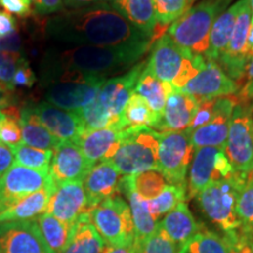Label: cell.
<instances>
[{
    "label": "cell",
    "mask_w": 253,
    "mask_h": 253,
    "mask_svg": "<svg viewBox=\"0 0 253 253\" xmlns=\"http://www.w3.org/2000/svg\"><path fill=\"white\" fill-rule=\"evenodd\" d=\"M250 1V7H251V11H252V14H253V0H249Z\"/></svg>",
    "instance_id": "obj_58"
},
{
    "label": "cell",
    "mask_w": 253,
    "mask_h": 253,
    "mask_svg": "<svg viewBox=\"0 0 253 253\" xmlns=\"http://www.w3.org/2000/svg\"><path fill=\"white\" fill-rule=\"evenodd\" d=\"M169 184L160 170H148L132 176L122 177L121 186L131 189L144 201L156 198Z\"/></svg>",
    "instance_id": "obj_33"
},
{
    "label": "cell",
    "mask_w": 253,
    "mask_h": 253,
    "mask_svg": "<svg viewBox=\"0 0 253 253\" xmlns=\"http://www.w3.org/2000/svg\"><path fill=\"white\" fill-rule=\"evenodd\" d=\"M195 0H154L160 27L171 25L191 8Z\"/></svg>",
    "instance_id": "obj_38"
},
{
    "label": "cell",
    "mask_w": 253,
    "mask_h": 253,
    "mask_svg": "<svg viewBox=\"0 0 253 253\" xmlns=\"http://www.w3.org/2000/svg\"><path fill=\"white\" fill-rule=\"evenodd\" d=\"M103 253H137L135 246V240L128 244L120 246H107L104 248Z\"/></svg>",
    "instance_id": "obj_52"
},
{
    "label": "cell",
    "mask_w": 253,
    "mask_h": 253,
    "mask_svg": "<svg viewBox=\"0 0 253 253\" xmlns=\"http://www.w3.org/2000/svg\"><path fill=\"white\" fill-rule=\"evenodd\" d=\"M24 58L19 53L0 52V84L9 90H13V78L18 66Z\"/></svg>",
    "instance_id": "obj_42"
},
{
    "label": "cell",
    "mask_w": 253,
    "mask_h": 253,
    "mask_svg": "<svg viewBox=\"0 0 253 253\" xmlns=\"http://www.w3.org/2000/svg\"><path fill=\"white\" fill-rule=\"evenodd\" d=\"M216 101L217 99L198 101L197 112L195 114L191 125L186 130L190 132L210 122L216 113Z\"/></svg>",
    "instance_id": "obj_44"
},
{
    "label": "cell",
    "mask_w": 253,
    "mask_h": 253,
    "mask_svg": "<svg viewBox=\"0 0 253 253\" xmlns=\"http://www.w3.org/2000/svg\"><path fill=\"white\" fill-rule=\"evenodd\" d=\"M194 154L186 130L160 132L158 170L169 184L186 185V175Z\"/></svg>",
    "instance_id": "obj_10"
},
{
    "label": "cell",
    "mask_w": 253,
    "mask_h": 253,
    "mask_svg": "<svg viewBox=\"0 0 253 253\" xmlns=\"http://www.w3.org/2000/svg\"><path fill=\"white\" fill-rule=\"evenodd\" d=\"M37 78L26 60H23L14 73L13 87H32L36 84Z\"/></svg>",
    "instance_id": "obj_45"
},
{
    "label": "cell",
    "mask_w": 253,
    "mask_h": 253,
    "mask_svg": "<svg viewBox=\"0 0 253 253\" xmlns=\"http://www.w3.org/2000/svg\"><path fill=\"white\" fill-rule=\"evenodd\" d=\"M14 154L12 147L6 145L0 142V178L4 176V173L13 166Z\"/></svg>",
    "instance_id": "obj_49"
},
{
    "label": "cell",
    "mask_w": 253,
    "mask_h": 253,
    "mask_svg": "<svg viewBox=\"0 0 253 253\" xmlns=\"http://www.w3.org/2000/svg\"><path fill=\"white\" fill-rule=\"evenodd\" d=\"M237 170L230 163L225 149L216 147H204L195 150L189 168L188 195L197 197L202 190L211 183L232 177Z\"/></svg>",
    "instance_id": "obj_12"
},
{
    "label": "cell",
    "mask_w": 253,
    "mask_h": 253,
    "mask_svg": "<svg viewBox=\"0 0 253 253\" xmlns=\"http://www.w3.org/2000/svg\"><path fill=\"white\" fill-rule=\"evenodd\" d=\"M102 2H108V0H65V5L72 9L88 7V6L99 5Z\"/></svg>",
    "instance_id": "obj_51"
},
{
    "label": "cell",
    "mask_w": 253,
    "mask_h": 253,
    "mask_svg": "<svg viewBox=\"0 0 253 253\" xmlns=\"http://www.w3.org/2000/svg\"><path fill=\"white\" fill-rule=\"evenodd\" d=\"M0 253H55L41 233L37 219L0 224Z\"/></svg>",
    "instance_id": "obj_15"
},
{
    "label": "cell",
    "mask_w": 253,
    "mask_h": 253,
    "mask_svg": "<svg viewBox=\"0 0 253 253\" xmlns=\"http://www.w3.org/2000/svg\"><path fill=\"white\" fill-rule=\"evenodd\" d=\"M123 130L114 126L87 130L75 142L90 164L110 161L121 143Z\"/></svg>",
    "instance_id": "obj_23"
},
{
    "label": "cell",
    "mask_w": 253,
    "mask_h": 253,
    "mask_svg": "<svg viewBox=\"0 0 253 253\" xmlns=\"http://www.w3.org/2000/svg\"><path fill=\"white\" fill-rule=\"evenodd\" d=\"M33 109L41 123L60 142H77L84 131L78 113L59 108L46 101L34 106Z\"/></svg>",
    "instance_id": "obj_20"
},
{
    "label": "cell",
    "mask_w": 253,
    "mask_h": 253,
    "mask_svg": "<svg viewBox=\"0 0 253 253\" xmlns=\"http://www.w3.org/2000/svg\"><path fill=\"white\" fill-rule=\"evenodd\" d=\"M229 246V253H253V231L240 229L224 235Z\"/></svg>",
    "instance_id": "obj_43"
},
{
    "label": "cell",
    "mask_w": 253,
    "mask_h": 253,
    "mask_svg": "<svg viewBox=\"0 0 253 253\" xmlns=\"http://www.w3.org/2000/svg\"><path fill=\"white\" fill-rule=\"evenodd\" d=\"M87 212H89L88 199L84 183L80 181L67 182L56 186L46 209V213L52 214L71 226Z\"/></svg>",
    "instance_id": "obj_17"
},
{
    "label": "cell",
    "mask_w": 253,
    "mask_h": 253,
    "mask_svg": "<svg viewBox=\"0 0 253 253\" xmlns=\"http://www.w3.org/2000/svg\"><path fill=\"white\" fill-rule=\"evenodd\" d=\"M20 126L23 143L30 147L42 150H54L58 148L60 141L54 137L48 129L41 123L33 107H26L20 113Z\"/></svg>",
    "instance_id": "obj_29"
},
{
    "label": "cell",
    "mask_w": 253,
    "mask_h": 253,
    "mask_svg": "<svg viewBox=\"0 0 253 253\" xmlns=\"http://www.w3.org/2000/svg\"><path fill=\"white\" fill-rule=\"evenodd\" d=\"M246 178L248 173L237 171L230 178L211 183L197 195L204 213L225 233L242 226L237 214V199Z\"/></svg>",
    "instance_id": "obj_7"
},
{
    "label": "cell",
    "mask_w": 253,
    "mask_h": 253,
    "mask_svg": "<svg viewBox=\"0 0 253 253\" xmlns=\"http://www.w3.org/2000/svg\"><path fill=\"white\" fill-rule=\"evenodd\" d=\"M46 36L60 46H144L154 41L109 2L53 15L46 23Z\"/></svg>",
    "instance_id": "obj_1"
},
{
    "label": "cell",
    "mask_w": 253,
    "mask_h": 253,
    "mask_svg": "<svg viewBox=\"0 0 253 253\" xmlns=\"http://www.w3.org/2000/svg\"><path fill=\"white\" fill-rule=\"evenodd\" d=\"M249 175H251V176L253 177V169L251 170V171H250V172H249Z\"/></svg>",
    "instance_id": "obj_59"
},
{
    "label": "cell",
    "mask_w": 253,
    "mask_h": 253,
    "mask_svg": "<svg viewBox=\"0 0 253 253\" xmlns=\"http://www.w3.org/2000/svg\"><path fill=\"white\" fill-rule=\"evenodd\" d=\"M145 65L147 61L136 63L126 74L114 77L104 82L96 100L87 108L78 112L84 131L107 126L121 129L123 110L134 93L136 84Z\"/></svg>",
    "instance_id": "obj_3"
},
{
    "label": "cell",
    "mask_w": 253,
    "mask_h": 253,
    "mask_svg": "<svg viewBox=\"0 0 253 253\" xmlns=\"http://www.w3.org/2000/svg\"><path fill=\"white\" fill-rule=\"evenodd\" d=\"M12 90H6L0 88V110L7 108L12 104Z\"/></svg>",
    "instance_id": "obj_54"
},
{
    "label": "cell",
    "mask_w": 253,
    "mask_h": 253,
    "mask_svg": "<svg viewBox=\"0 0 253 253\" xmlns=\"http://www.w3.org/2000/svg\"><path fill=\"white\" fill-rule=\"evenodd\" d=\"M248 54L250 59L253 56V14L251 19V25H250L249 37H248Z\"/></svg>",
    "instance_id": "obj_55"
},
{
    "label": "cell",
    "mask_w": 253,
    "mask_h": 253,
    "mask_svg": "<svg viewBox=\"0 0 253 253\" xmlns=\"http://www.w3.org/2000/svg\"><path fill=\"white\" fill-rule=\"evenodd\" d=\"M0 6L5 8L7 13L24 18L31 14L32 1L31 0H0Z\"/></svg>",
    "instance_id": "obj_46"
},
{
    "label": "cell",
    "mask_w": 253,
    "mask_h": 253,
    "mask_svg": "<svg viewBox=\"0 0 253 253\" xmlns=\"http://www.w3.org/2000/svg\"><path fill=\"white\" fill-rule=\"evenodd\" d=\"M170 87H171V84L158 80L155 75L151 74V72L145 65L140 78H138L134 91L143 97L145 102L149 104L150 108L155 113L162 115Z\"/></svg>",
    "instance_id": "obj_32"
},
{
    "label": "cell",
    "mask_w": 253,
    "mask_h": 253,
    "mask_svg": "<svg viewBox=\"0 0 253 253\" xmlns=\"http://www.w3.org/2000/svg\"><path fill=\"white\" fill-rule=\"evenodd\" d=\"M230 0H203L170 25L167 34L177 45L197 55H204L216 19Z\"/></svg>",
    "instance_id": "obj_5"
},
{
    "label": "cell",
    "mask_w": 253,
    "mask_h": 253,
    "mask_svg": "<svg viewBox=\"0 0 253 253\" xmlns=\"http://www.w3.org/2000/svg\"><path fill=\"white\" fill-rule=\"evenodd\" d=\"M121 190H123L129 201V208H130L132 223H134L135 245H138L157 230L160 221L150 213L148 201L141 198L131 189L121 186Z\"/></svg>",
    "instance_id": "obj_30"
},
{
    "label": "cell",
    "mask_w": 253,
    "mask_h": 253,
    "mask_svg": "<svg viewBox=\"0 0 253 253\" xmlns=\"http://www.w3.org/2000/svg\"><path fill=\"white\" fill-rule=\"evenodd\" d=\"M188 198L186 185L168 184L156 198L148 201L150 213L160 221L161 218L172 211L177 205L185 202Z\"/></svg>",
    "instance_id": "obj_35"
},
{
    "label": "cell",
    "mask_w": 253,
    "mask_h": 253,
    "mask_svg": "<svg viewBox=\"0 0 253 253\" xmlns=\"http://www.w3.org/2000/svg\"><path fill=\"white\" fill-rule=\"evenodd\" d=\"M205 58L183 48L168 34H162L151 48L147 68L158 80L182 89L204 65Z\"/></svg>",
    "instance_id": "obj_4"
},
{
    "label": "cell",
    "mask_w": 253,
    "mask_h": 253,
    "mask_svg": "<svg viewBox=\"0 0 253 253\" xmlns=\"http://www.w3.org/2000/svg\"><path fill=\"white\" fill-rule=\"evenodd\" d=\"M21 49H23V41L18 31H14L8 36L0 37V52L21 54Z\"/></svg>",
    "instance_id": "obj_47"
},
{
    "label": "cell",
    "mask_w": 253,
    "mask_h": 253,
    "mask_svg": "<svg viewBox=\"0 0 253 253\" xmlns=\"http://www.w3.org/2000/svg\"><path fill=\"white\" fill-rule=\"evenodd\" d=\"M37 221L49 248L55 253H62L71 236L72 226L46 212L40 214Z\"/></svg>",
    "instance_id": "obj_34"
},
{
    "label": "cell",
    "mask_w": 253,
    "mask_h": 253,
    "mask_svg": "<svg viewBox=\"0 0 253 253\" xmlns=\"http://www.w3.org/2000/svg\"><path fill=\"white\" fill-rule=\"evenodd\" d=\"M4 118H5L4 113H2V110H0V126H1V122L2 120H4Z\"/></svg>",
    "instance_id": "obj_57"
},
{
    "label": "cell",
    "mask_w": 253,
    "mask_h": 253,
    "mask_svg": "<svg viewBox=\"0 0 253 253\" xmlns=\"http://www.w3.org/2000/svg\"><path fill=\"white\" fill-rule=\"evenodd\" d=\"M149 48L150 45L54 47L47 50L41 61V82L73 73L107 78L134 67Z\"/></svg>",
    "instance_id": "obj_2"
},
{
    "label": "cell",
    "mask_w": 253,
    "mask_h": 253,
    "mask_svg": "<svg viewBox=\"0 0 253 253\" xmlns=\"http://www.w3.org/2000/svg\"><path fill=\"white\" fill-rule=\"evenodd\" d=\"M184 93L194 96L197 101L230 96L237 93L238 86L230 79L219 65L205 59L199 72L182 88Z\"/></svg>",
    "instance_id": "obj_16"
},
{
    "label": "cell",
    "mask_w": 253,
    "mask_h": 253,
    "mask_svg": "<svg viewBox=\"0 0 253 253\" xmlns=\"http://www.w3.org/2000/svg\"><path fill=\"white\" fill-rule=\"evenodd\" d=\"M116 11L129 23L156 40L162 33L158 25L157 12L154 0H108Z\"/></svg>",
    "instance_id": "obj_24"
},
{
    "label": "cell",
    "mask_w": 253,
    "mask_h": 253,
    "mask_svg": "<svg viewBox=\"0 0 253 253\" xmlns=\"http://www.w3.org/2000/svg\"><path fill=\"white\" fill-rule=\"evenodd\" d=\"M168 236L179 246L185 245L192 237H195L204 225L196 221L194 214L191 213L185 202L178 204L167 213L162 220L158 223Z\"/></svg>",
    "instance_id": "obj_25"
},
{
    "label": "cell",
    "mask_w": 253,
    "mask_h": 253,
    "mask_svg": "<svg viewBox=\"0 0 253 253\" xmlns=\"http://www.w3.org/2000/svg\"><path fill=\"white\" fill-rule=\"evenodd\" d=\"M225 154L237 171L253 169V113L245 103H237L230 120Z\"/></svg>",
    "instance_id": "obj_11"
},
{
    "label": "cell",
    "mask_w": 253,
    "mask_h": 253,
    "mask_svg": "<svg viewBox=\"0 0 253 253\" xmlns=\"http://www.w3.org/2000/svg\"><path fill=\"white\" fill-rule=\"evenodd\" d=\"M160 132L149 126L126 128L121 143L109 161L123 176L158 170Z\"/></svg>",
    "instance_id": "obj_6"
},
{
    "label": "cell",
    "mask_w": 253,
    "mask_h": 253,
    "mask_svg": "<svg viewBox=\"0 0 253 253\" xmlns=\"http://www.w3.org/2000/svg\"><path fill=\"white\" fill-rule=\"evenodd\" d=\"M107 78L86 74H62L41 82L45 88V100L53 106L81 112L96 100Z\"/></svg>",
    "instance_id": "obj_8"
},
{
    "label": "cell",
    "mask_w": 253,
    "mask_h": 253,
    "mask_svg": "<svg viewBox=\"0 0 253 253\" xmlns=\"http://www.w3.org/2000/svg\"><path fill=\"white\" fill-rule=\"evenodd\" d=\"M36 12L39 14H52L63 9L62 0H31Z\"/></svg>",
    "instance_id": "obj_48"
},
{
    "label": "cell",
    "mask_w": 253,
    "mask_h": 253,
    "mask_svg": "<svg viewBox=\"0 0 253 253\" xmlns=\"http://www.w3.org/2000/svg\"><path fill=\"white\" fill-rule=\"evenodd\" d=\"M121 173L109 161L95 164L82 182L89 211L104 199L118 195L121 191Z\"/></svg>",
    "instance_id": "obj_22"
},
{
    "label": "cell",
    "mask_w": 253,
    "mask_h": 253,
    "mask_svg": "<svg viewBox=\"0 0 253 253\" xmlns=\"http://www.w3.org/2000/svg\"><path fill=\"white\" fill-rule=\"evenodd\" d=\"M89 218L107 246L125 245L135 240L130 208L119 195L91 209Z\"/></svg>",
    "instance_id": "obj_9"
},
{
    "label": "cell",
    "mask_w": 253,
    "mask_h": 253,
    "mask_svg": "<svg viewBox=\"0 0 253 253\" xmlns=\"http://www.w3.org/2000/svg\"><path fill=\"white\" fill-rule=\"evenodd\" d=\"M14 154V163L30 169L48 171L50 161L53 158L52 150H42L30 147L27 144H19L12 147Z\"/></svg>",
    "instance_id": "obj_37"
},
{
    "label": "cell",
    "mask_w": 253,
    "mask_h": 253,
    "mask_svg": "<svg viewBox=\"0 0 253 253\" xmlns=\"http://www.w3.org/2000/svg\"><path fill=\"white\" fill-rule=\"evenodd\" d=\"M53 185L49 170L41 171L13 163L0 178V212L28 195Z\"/></svg>",
    "instance_id": "obj_13"
},
{
    "label": "cell",
    "mask_w": 253,
    "mask_h": 253,
    "mask_svg": "<svg viewBox=\"0 0 253 253\" xmlns=\"http://www.w3.org/2000/svg\"><path fill=\"white\" fill-rule=\"evenodd\" d=\"M240 99L243 100V102H251L249 107L253 113V81L246 82L245 86L240 91Z\"/></svg>",
    "instance_id": "obj_53"
},
{
    "label": "cell",
    "mask_w": 253,
    "mask_h": 253,
    "mask_svg": "<svg viewBox=\"0 0 253 253\" xmlns=\"http://www.w3.org/2000/svg\"><path fill=\"white\" fill-rule=\"evenodd\" d=\"M161 119L162 115L155 113L143 97L134 91L123 110L121 129L125 130L126 128L149 126L156 130L161 123Z\"/></svg>",
    "instance_id": "obj_31"
},
{
    "label": "cell",
    "mask_w": 253,
    "mask_h": 253,
    "mask_svg": "<svg viewBox=\"0 0 253 253\" xmlns=\"http://www.w3.org/2000/svg\"><path fill=\"white\" fill-rule=\"evenodd\" d=\"M93 167L75 142H60L53 153L49 175L56 186L67 182H84Z\"/></svg>",
    "instance_id": "obj_18"
},
{
    "label": "cell",
    "mask_w": 253,
    "mask_h": 253,
    "mask_svg": "<svg viewBox=\"0 0 253 253\" xmlns=\"http://www.w3.org/2000/svg\"><path fill=\"white\" fill-rule=\"evenodd\" d=\"M135 246L137 253H181L182 249L160 226L153 235Z\"/></svg>",
    "instance_id": "obj_40"
},
{
    "label": "cell",
    "mask_w": 253,
    "mask_h": 253,
    "mask_svg": "<svg viewBox=\"0 0 253 253\" xmlns=\"http://www.w3.org/2000/svg\"><path fill=\"white\" fill-rule=\"evenodd\" d=\"M239 5L240 4L238 0L236 4H233L229 8L225 9L214 21L210 33V39H209L208 50L204 54L207 60L217 63L220 56L225 53L231 37H232L233 30H235Z\"/></svg>",
    "instance_id": "obj_27"
},
{
    "label": "cell",
    "mask_w": 253,
    "mask_h": 253,
    "mask_svg": "<svg viewBox=\"0 0 253 253\" xmlns=\"http://www.w3.org/2000/svg\"><path fill=\"white\" fill-rule=\"evenodd\" d=\"M5 118L0 126V142L9 147H15L23 143L20 126V113L13 107L2 109Z\"/></svg>",
    "instance_id": "obj_39"
},
{
    "label": "cell",
    "mask_w": 253,
    "mask_h": 253,
    "mask_svg": "<svg viewBox=\"0 0 253 253\" xmlns=\"http://www.w3.org/2000/svg\"><path fill=\"white\" fill-rule=\"evenodd\" d=\"M239 11L229 46L217 63L223 72L233 81L240 80L245 75L250 61L248 54V37L251 25L252 11L249 0H239Z\"/></svg>",
    "instance_id": "obj_14"
},
{
    "label": "cell",
    "mask_w": 253,
    "mask_h": 253,
    "mask_svg": "<svg viewBox=\"0 0 253 253\" xmlns=\"http://www.w3.org/2000/svg\"><path fill=\"white\" fill-rule=\"evenodd\" d=\"M56 186L53 185L39 190L9 205L7 209L0 212V224L8 223V221L36 219V217L45 213L50 196L53 195Z\"/></svg>",
    "instance_id": "obj_26"
},
{
    "label": "cell",
    "mask_w": 253,
    "mask_h": 253,
    "mask_svg": "<svg viewBox=\"0 0 253 253\" xmlns=\"http://www.w3.org/2000/svg\"><path fill=\"white\" fill-rule=\"evenodd\" d=\"M237 214L242 226L253 231V177L249 173L237 199Z\"/></svg>",
    "instance_id": "obj_41"
},
{
    "label": "cell",
    "mask_w": 253,
    "mask_h": 253,
    "mask_svg": "<svg viewBox=\"0 0 253 253\" xmlns=\"http://www.w3.org/2000/svg\"><path fill=\"white\" fill-rule=\"evenodd\" d=\"M106 243L91 224L89 212L72 226L71 236L62 253H103Z\"/></svg>",
    "instance_id": "obj_28"
},
{
    "label": "cell",
    "mask_w": 253,
    "mask_h": 253,
    "mask_svg": "<svg viewBox=\"0 0 253 253\" xmlns=\"http://www.w3.org/2000/svg\"><path fill=\"white\" fill-rule=\"evenodd\" d=\"M236 101L229 96L217 97L216 113L210 122L203 126L188 131L194 149L204 147H216L225 149L227 135H229L230 120Z\"/></svg>",
    "instance_id": "obj_19"
},
{
    "label": "cell",
    "mask_w": 253,
    "mask_h": 253,
    "mask_svg": "<svg viewBox=\"0 0 253 253\" xmlns=\"http://www.w3.org/2000/svg\"><path fill=\"white\" fill-rule=\"evenodd\" d=\"M181 253H229V246L225 237L203 226L197 235L182 246Z\"/></svg>",
    "instance_id": "obj_36"
},
{
    "label": "cell",
    "mask_w": 253,
    "mask_h": 253,
    "mask_svg": "<svg viewBox=\"0 0 253 253\" xmlns=\"http://www.w3.org/2000/svg\"><path fill=\"white\" fill-rule=\"evenodd\" d=\"M14 31H17L14 18L7 12L0 11V37L8 36Z\"/></svg>",
    "instance_id": "obj_50"
},
{
    "label": "cell",
    "mask_w": 253,
    "mask_h": 253,
    "mask_svg": "<svg viewBox=\"0 0 253 253\" xmlns=\"http://www.w3.org/2000/svg\"><path fill=\"white\" fill-rule=\"evenodd\" d=\"M198 108V101L179 88L170 87L168 91L158 132L183 131L191 125Z\"/></svg>",
    "instance_id": "obj_21"
},
{
    "label": "cell",
    "mask_w": 253,
    "mask_h": 253,
    "mask_svg": "<svg viewBox=\"0 0 253 253\" xmlns=\"http://www.w3.org/2000/svg\"><path fill=\"white\" fill-rule=\"evenodd\" d=\"M244 77H246V80H248L246 82L253 81V56L250 59L248 66H246V71H245Z\"/></svg>",
    "instance_id": "obj_56"
}]
</instances>
